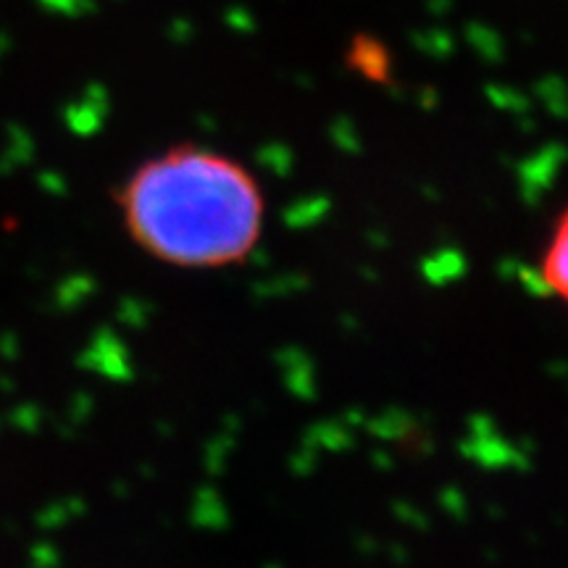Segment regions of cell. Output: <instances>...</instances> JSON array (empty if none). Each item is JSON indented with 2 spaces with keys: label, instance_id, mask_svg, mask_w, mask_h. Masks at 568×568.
Masks as SVG:
<instances>
[{
  "label": "cell",
  "instance_id": "6da1fadb",
  "mask_svg": "<svg viewBox=\"0 0 568 568\" xmlns=\"http://www.w3.org/2000/svg\"><path fill=\"white\" fill-rule=\"evenodd\" d=\"M119 211L142 253L192 271L240 266L266 227V198L248 166L200 145L137 166L119 190Z\"/></svg>",
  "mask_w": 568,
  "mask_h": 568
},
{
  "label": "cell",
  "instance_id": "7a4b0ae2",
  "mask_svg": "<svg viewBox=\"0 0 568 568\" xmlns=\"http://www.w3.org/2000/svg\"><path fill=\"white\" fill-rule=\"evenodd\" d=\"M540 279L555 298L568 306V208L555 219L540 258Z\"/></svg>",
  "mask_w": 568,
  "mask_h": 568
},
{
  "label": "cell",
  "instance_id": "3957f363",
  "mask_svg": "<svg viewBox=\"0 0 568 568\" xmlns=\"http://www.w3.org/2000/svg\"><path fill=\"white\" fill-rule=\"evenodd\" d=\"M348 66L353 71H358L363 79H369V82H387L392 61L387 48L379 40L358 37L348 50Z\"/></svg>",
  "mask_w": 568,
  "mask_h": 568
}]
</instances>
